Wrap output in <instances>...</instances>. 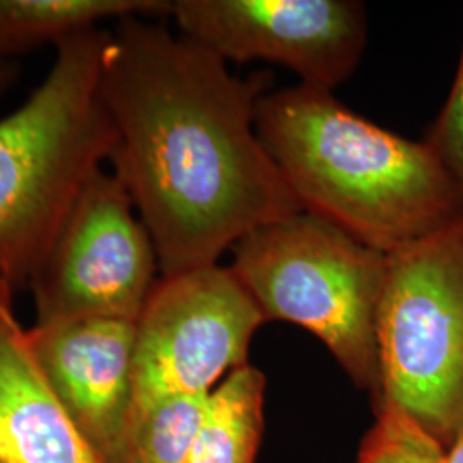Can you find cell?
<instances>
[{
	"label": "cell",
	"instance_id": "10",
	"mask_svg": "<svg viewBox=\"0 0 463 463\" xmlns=\"http://www.w3.org/2000/svg\"><path fill=\"white\" fill-rule=\"evenodd\" d=\"M0 285V463H101L52 392Z\"/></svg>",
	"mask_w": 463,
	"mask_h": 463
},
{
	"label": "cell",
	"instance_id": "8",
	"mask_svg": "<svg viewBox=\"0 0 463 463\" xmlns=\"http://www.w3.org/2000/svg\"><path fill=\"white\" fill-rule=\"evenodd\" d=\"M168 14L225 62L280 64L328 91L359 66L367 40L364 5L354 0H175Z\"/></svg>",
	"mask_w": 463,
	"mask_h": 463
},
{
	"label": "cell",
	"instance_id": "4",
	"mask_svg": "<svg viewBox=\"0 0 463 463\" xmlns=\"http://www.w3.org/2000/svg\"><path fill=\"white\" fill-rule=\"evenodd\" d=\"M233 252L231 269L266 321L311 331L378 403L376 323L388 254L309 212L250 232Z\"/></svg>",
	"mask_w": 463,
	"mask_h": 463
},
{
	"label": "cell",
	"instance_id": "14",
	"mask_svg": "<svg viewBox=\"0 0 463 463\" xmlns=\"http://www.w3.org/2000/svg\"><path fill=\"white\" fill-rule=\"evenodd\" d=\"M357 463H447V449L398 407L381 402Z\"/></svg>",
	"mask_w": 463,
	"mask_h": 463
},
{
	"label": "cell",
	"instance_id": "9",
	"mask_svg": "<svg viewBox=\"0 0 463 463\" xmlns=\"http://www.w3.org/2000/svg\"><path fill=\"white\" fill-rule=\"evenodd\" d=\"M52 392L101 463H114L134 407V323L76 319L28 328Z\"/></svg>",
	"mask_w": 463,
	"mask_h": 463
},
{
	"label": "cell",
	"instance_id": "6",
	"mask_svg": "<svg viewBox=\"0 0 463 463\" xmlns=\"http://www.w3.org/2000/svg\"><path fill=\"white\" fill-rule=\"evenodd\" d=\"M133 199L99 166L72 199L28 287L34 325L76 319L136 323L156 285L158 254Z\"/></svg>",
	"mask_w": 463,
	"mask_h": 463
},
{
	"label": "cell",
	"instance_id": "15",
	"mask_svg": "<svg viewBox=\"0 0 463 463\" xmlns=\"http://www.w3.org/2000/svg\"><path fill=\"white\" fill-rule=\"evenodd\" d=\"M426 143L463 187V45L451 91Z\"/></svg>",
	"mask_w": 463,
	"mask_h": 463
},
{
	"label": "cell",
	"instance_id": "1",
	"mask_svg": "<svg viewBox=\"0 0 463 463\" xmlns=\"http://www.w3.org/2000/svg\"><path fill=\"white\" fill-rule=\"evenodd\" d=\"M145 16L117 21L99 91L116 129L112 172L151 235L162 277L218 265L263 225L304 212L256 133L265 80Z\"/></svg>",
	"mask_w": 463,
	"mask_h": 463
},
{
	"label": "cell",
	"instance_id": "5",
	"mask_svg": "<svg viewBox=\"0 0 463 463\" xmlns=\"http://www.w3.org/2000/svg\"><path fill=\"white\" fill-rule=\"evenodd\" d=\"M381 402L445 449L463 430V213L388 254L378 323Z\"/></svg>",
	"mask_w": 463,
	"mask_h": 463
},
{
	"label": "cell",
	"instance_id": "7",
	"mask_svg": "<svg viewBox=\"0 0 463 463\" xmlns=\"http://www.w3.org/2000/svg\"><path fill=\"white\" fill-rule=\"evenodd\" d=\"M265 315L231 268L162 277L134 323V412L206 395L248 364Z\"/></svg>",
	"mask_w": 463,
	"mask_h": 463
},
{
	"label": "cell",
	"instance_id": "2",
	"mask_svg": "<svg viewBox=\"0 0 463 463\" xmlns=\"http://www.w3.org/2000/svg\"><path fill=\"white\" fill-rule=\"evenodd\" d=\"M256 133L304 212L390 254L453 223L463 187L430 145L390 133L323 88L266 93Z\"/></svg>",
	"mask_w": 463,
	"mask_h": 463
},
{
	"label": "cell",
	"instance_id": "11",
	"mask_svg": "<svg viewBox=\"0 0 463 463\" xmlns=\"http://www.w3.org/2000/svg\"><path fill=\"white\" fill-rule=\"evenodd\" d=\"M168 9L170 2L162 0H0V61L57 47L107 19L168 14Z\"/></svg>",
	"mask_w": 463,
	"mask_h": 463
},
{
	"label": "cell",
	"instance_id": "16",
	"mask_svg": "<svg viewBox=\"0 0 463 463\" xmlns=\"http://www.w3.org/2000/svg\"><path fill=\"white\" fill-rule=\"evenodd\" d=\"M17 69L11 61H0V95L16 80Z\"/></svg>",
	"mask_w": 463,
	"mask_h": 463
},
{
	"label": "cell",
	"instance_id": "13",
	"mask_svg": "<svg viewBox=\"0 0 463 463\" xmlns=\"http://www.w3.org/2000/svg\"><path fill=\"white\" fill-rule=\"evenodd\" d=\"M208 395L170 398L134 412L114 463H189Z\"/></svg>",
	"mask_w": 463,
	"mask_h": 463
},
{
	"label": "cell",
	"instance_id": "3",
	"mask_svg": "<svg viewBox=\"0 0 463 463\" xmlns=\"http://www.w3.org/2000/svg\"><path fill=\"white\" fill-rule=\"evenodd\" d=\"M107 30L55 47L47 78L0 118V277L26 285L84 181L116 148L99 99Z\"/></svg>",
	"mask_w": 463,
	"mask_h": 463
},
{
	"label": "cell",
	"instance_id": "12",
	"mask_svg": "<svg viewBox=\"0 0 463 463\" xmlns=\"http://www.w3.org/2000/svg\"><path fill=\"white\" fill-rule=\"evenodd\" d=\"M265 374L246 364L206 398L189 463H254L265 430Z\"/></svg>",
	"mask_w": 463,
	"mask_h": 463
},
{
	"label": "cell",
	"instance_id": "17",
	"mask_svg": "<svg viewBox=\"0 0 463 463\" xmlns=\"http://www.w3.org/2000/svg\"><path fill=\"white\" fill-rule=\"evenodd\" d=\"M447 463H463V430L447 449Z\"/></svg>",
	"mask_w": 463,
	"mask_h": 463
},
{
	"label": "cell",
	"instance_id": "18",
	"mask_svg": "<svg viewBox=\"0 0 463 463\" xmlns=\"http://www.w3.org/2000/svg\"><path fill=\"white\" fill-rule=\"evenodd\" d=\"M5 279H4V277H0V285H2V283H5ZM7 283H9V281H7Z\"/></svg>",
	"mask_w": 463,
	"mask_h": 463
}]
</instances>
